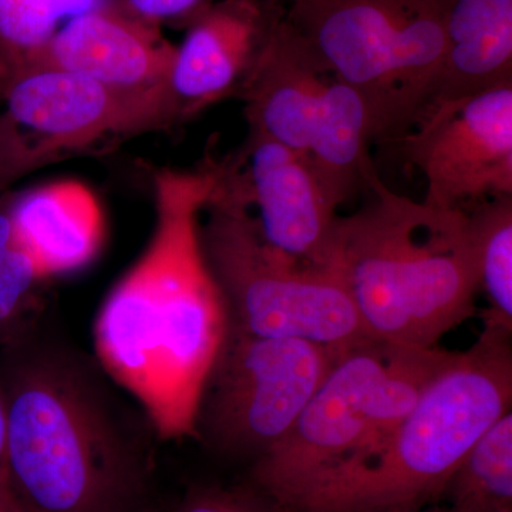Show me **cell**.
Masks as SVG:
<instances>
[{
  "label": "cell",
  "mask_w": 512,
  "mask_h": 512,
  "mask_svg": "<svg viewBox=\"0 0 512 512\" xmlns=\"http://www.w3.org/2000/svg\"><path fill=\"white\" fill-rule=\"evenodd\" d=\"M217 164L156 177L157 225L94 325L101 365L164 440L197 434L202 397L229 332L227 303L201 242Z\"/></svg>",
  "instance_id": "1"
},
{
  "label": "cell",
  "mask_w": 512,
  "mask_h": 512,
  "mask_svg": "<svg viewBox=\"0 0 512 512\" xmlns=\"http://www.w3.org/2000/svg\"><path fill=\"white\" fill-rule=\"evenodd\" d=\"M3 468L28 512H140L151 457L103 386L63 353L3 345Z\"/></svg>",
  "instance_id": "2"
},
{
  "label": "cell",
  "mask_w": 512,
  "mask_h": 512,
  "mask_svg": "<svg viewBox=\"0 0 512 512\" xmlns=\"http://www.w3.org/2000/svg\"><path fill=\"white\" fill-rule=\"evenodd\" d=\"M366 191L359 211L336 218L320 265L342 279L367 338L436 348L474 313L467 212L397 194L377 173Z\"/></svg>",
  "instance_id": "3"
},
{
  "label": "cell",
  "mask_w": 512,
  "mask_h": 512,
  "mask_svg": "<svg viewBox=\"0 0 512 512\" xmlns=\"http://www.w3.org/2000/svg\"><path fill=\"white\" fill-rule=\"evenodd\" d=\"M511 338V330L483 325L477 342L451 352L372 451L275 510L399 512L436 504L471 447L511 410Z\"/></svg>",
  "instance_id": "4"
},
{
  "label": "cell",
  "mask_w": 512,
  "mask_h": 512,
  "mask_svg": "<svg viewBox=\"0 0 512 512\" xmlns=\"http://www.w3.org/2000/svg\"><path fill=\"white\" fill-rule=\"evenodd\" d=\"M451 352L365 339L339 353L281 443L252 467L255 491L279 507L372 451L412 410Z\"/></svg>",
  "instance_id": "5"
},
{
  "label": "cell",
  "mask_w": 512,
  "mask_h": 512,
  "mask_svg": "<svg viewBox=\"0 0 512 512\" xmlns=\"http://www.w3.org/2000/svg\"><path fill=\"white\" fill-rule=\"evenodd\" d=\"M205 211L202 248L227 303L229 328L336 349L370 339L335 271L285 254L262 237L231 165H218Z\"/></svg>",
  "instance_id": "6"
},
{
  "label": "cell",
  "mask_w": 512,
  "mask_h": 512,
  "mask_svg": "<svg viewBox=\"0 0 512 512\" xmlns=\"http://www.w3.org/2000/svg\"><path fill=\"white\" fill-rule=\"evenodd\" d=\"M284 20L329 76L365 97L380 138L417 123L443 57L440 0H293Z\"/></svg>",
  "instance_id": "7"
},
{
  "label": "cell",
  "mask_w": 512,
  "mask_h": 512,
  "mask_svg": "<svg viewBox=\"0 0 512 512\" xmlns=\"http://www.w3.org/2000/svg\"><path fill=\"white\" fill-rule=\"evenodd\" d=\"M342 350L229 328L205 387L197 433L225 453L264 456L288 436Z\"/></svg>",
  "instance_id": "8"
},
{
  "label": "cell",
  "mask_w": 512,
  "mask_h": 512,
  "mask_svg": "<svg viewBox=\"0 0 512 512\" xmlns=\"http://www.w3.org/2000/svg\"><path fill=\"white\" fill-rule=\"evenodd\" d=\"M410 131L403 151L423 174L426 204L466 212L512 195V83L430 107Z\"/></svg>",
  "instance_id": "9"
},
{
  "label": "cell",
  "mask_w": 512,
  "mask_h": 512,
  "mask_svg": "<svg viewBox=\"0 0 512 512\" xmlns=\"http://www.w3.org/2000/svg\"><path fill=\"white\" fill-rule=\"evenodd\" d=\"M0 90L10 120L42 136L47 148L84 147L107 134L143 130L180 116L173 97L119 92L56 67L9 74Z\"/></svg>",
  "instance_id": "10"
},
{
  "label": "cell",
  "mask_w": 512,
  "mask_h": 512,
  "mask_svg": "<svg viewBox=\"0 0 512 512\" xmlns=\"http://www.w3.org/2000/svg\"><path fill=\"white\" fill-rule=\"evenodd\" d=\"M245 171L239 184L262 237L285 254L320 265L328 248L339 204L311 157L249 130L242 153Z\"/></svg>",
  "instance_id": "11"
},
{
  "label": "cell",
  "mask_w": 512,
  "mask_h": 512,
  "mask_svg": "<svg viewBox=\"0 0 512 512\" xmlns=\"http://www.w3.org/2000/svg\"><path fill=\"white\" fill-rule=\"evenodd\" d=\"M174 55L175 47L161 36L157 25L126 10L96 8L73 16L56 30L23 69L56 67L119 92L173 97L170 73Z\"/></svg>",
  "instance_id": "12"
},
{
  "label": "cell",
  "mask_w": 512,
  "mask_h": 512,
  "mask_svg": "<svg viewBox=\"0 0 512 512\" xmlns=\"http://www.w3.org/2000/svg\"><path fill=\"white\" fill-rule=\"evenodd\" d=\"M284 12L255 0H215L192 20L170 73L180 116L241 92Z\"/></svg>",
  "instance_id": "13"
},
{
  "label": "cell",
  "mask_w": 512,
  "mask_h": 512,
  "mask_svg": "<svg viewBox=\"0 0 512 512\" xmlns=\"http://www.w3.org/2000/svg\"><path fill=\"white\" fill-rule=\"evenodd\" d=\"M330 80L282 16L239 92L249 130L308 153Z\"/></svg>",
  "instance_id": "14"
},
{
  "label": "cell",
  "mask_w": 512,
  "mask_h": 512,
  "mask_svg": "<svg viewBox=\"0 0 512 512\" xmlns=\"http://www.w3.org/2000/svg\"><path fill=\"white\" fill-rule=\"evenodd\" d=\"M440 3L444 50L426 110L512 83V0Z\"/></svg>",
  "instance_id": "15"
},
{
  "label": "cell",
  "mask_w": 512,
  "mask_h": 512,
  "mask_svg": "<svg viewBox=\"0 0 512 512\" xmlns=\"http://www.w3.org/2000/svg\"><path fill=\"white\" fill-rule=\"evenodd\" d=\"M9 211L16 244L35 259L45 279L83 268L103 242L99 201L77 181L37 187Z\"/></svg>",
  "instance_id": "16"
},
{
  "label": "cell",
  "mask_w": 512,
  "mask_h": 512,
  "mask_svg": "<svg viewBox=\"0 0 512 512\" xmlns=\"http://www.w3.org/2000/svg\"><path fill=\"white\" fill-rule=\"evenodd\" d=\"M379 138L375 113L365 97L332 77L306 154L339 207L369 187L376 174L370 143Z\"/></svg>",
  "instance_id": "17"
},
{
  "label": "cell",
  "mask_w": 512,
  "mask_h": 512,
  "mask_svg": "<svg viewBox=\"0 0 512 512\" xmlns=\"http://www.w3.org/2000/svg\"><path fill=\"white\" fill-rule=\"evenodd\" d=\"M441 500L456 512H512L511 410L471 447Z\"/></svg>",
  "instance_id": "18"
},
{
  "label": "cell",
  "mask_w": 512,
  "mask_h": 512,
  "mask_svg": "<svg viewBox=\"0 0 512 512\" xmlns=\"http://www.w3.org/2000/svg\"><path fill=\"white\" fill-rule=\"evenodd\" d=\"M466 212L478 291L488 302L483 325L512 332V195L491 198Z\"/></svg>",
  "instance_id": "19"
},
{
  "label": "cell",
  "mask_w": 512,
  "mask_h": 512,
  "mask_svg": "<svg viewBox=\"0 0 512 512\" xmlns=\"http://www.w3.org/2000/svg\"><path fill=\"white\" fill-rule=\"evenodd\" d=\"M53 0H0V79L23 69L56 33Z\"/></svg>",
  "instance_id": "20"
},
{
  "label": "cell",
  "mask_w": 512,
  "mask_h": 512,
  "mask_svg": "<svg viewBox=\"0 0 512 512\" xmlns=\"http://www.w3.org/2000/svg\"><path fill=\"white\" fill-rule=\"evenodd\" d=\"M43 279L35 259L13 242L0 266V346L23 333V319Z\"/></svg>",
  "instance_id": "21"
},
{
  "label": "cell",
  "mask_w": 512,
  "mask_h": 512,
  "mask_svg": "<svg viewBox=\"0 0 512 512\" xmlns=\"http://www.w3.org/2000/svg\"><path fill=\"white\" fill-rule=\"evenodd\" d=\"M174 512H278L255 490L197 488L184 498Z\"/></svg>",
  "instance_id": "22"
},
{
  "label": "cell",
  "mask_w": 512,
  "mask_h": 512,
  "mask_svg": "<svg viewBox=\"0 0 512 512\" xmlns=\"http://www.w3.org/2000/svg\"><path fill=\"white\" fill-rule=\"evenodd\" d=\"M126 12L157 25L163 20H187L188 25L215 0H124Z\"/></svg>",
  "instance_id": "23"
},
{
  "label": "cell",
  "mask_w": 512,
  "mask_h": 512,
  "mask_svg": "<svg viewBox=\"0 0 512 512\" xmlns=\"http://www.w3.org/2000/svg\"><path fill=\"white\" fill-rule=\"evenodd\" d=\"M0 512H28L13 490L3 466H0Z\"/></svg>",
  "instance_id": "24"
},
{
  "label": "cell",
  "mask_w": 512,
  "mask_h": 512,
  "mask_svg": "<svg viewBox=\"0 0 512 512\" xmlns=\"http://www.w3.org/2000/svg\"><path fill=\"white\" fill-rule=\"evenodd\" d=\"M15 238H13L12 218L10 211L0 208V266L5 261L6 255L12 248Z\"/></svg>",
  "instance_id": "25"
},
{
  "label": "cell",
  "mask_w": 512,
  "mask_h": 512,
  "mask_svg": "<svg viewBox=\"0 0 512 512\" xmlns=\"http://www.w3.org/2000/svg\"><path fill=\"white\" fill-rule=\"evenodd\" d=\"M53 3H55V8L60 18L70 15L73 18V16L82 15L84 12L96 9L94 8L96 0H53Z\"/></svg>",
  "instance_id": "26"
},
{
  "label": "cell",
  "mask_w": 512,
  "mask_h": 512,
  "mask_svg": "<svg viewBox=\"0 0 512 512\" xmlns=\"http://www.w3.org/2000/svg\"><path fill=\"white\" fill-rule=\"evenodd\" d=\"M19 151L20 148L15 146L13 137L9 136L8 131L0 127V158L6 161L12 160L13 157L16 158V154H18Z\"/></svg>",
  "instance_id": "27"
},
{
  "label": "cell",
  "mask_w": 512,
  "mask_h": 512,
  "mask_svg": "<svg viewBox=\"0 0 512 512\" xmlns=\"http://www.w3.org/2000/svg\"><path fill=\"white\" fill-rule=\"evenodd\" d=\"M6 429H8V421H6L5 402L0 393V466H3V456H5Z\"/></svg>",
  "instance_id": "28"
},
{
  "label": "cell",
  "mask_w": 512,
  "mask_h": 512,
  "mask_svg": "<svg viewBox=\"0 0 512 512\" xmlns=\"http://www.w3.org/2000/svg\"><path fill=\"white\" fill-rule=\"evenodd\" d=\"M266 8L285 10L293 2V0H255Z\"/></svg>",
  "instance_id": "29"
},
{
  "label": "cell",
  "mask_w": 512,
  "mask_h": 512,
  "mask_svg": "<svg viewBox=\"0 0 512 512\" xmlns=\"http://www.w3.org/2000/svg\"><path fill=\"white\" fill-rule=\"evenodd\" d=\"M399 512H456L451 510L447 505H443V507H439V505H427V507L419 508V510H410V511H399Z\"/></svg>",
  "instance_id": "30"
},
{
  "label": "cell",
  "mask_w": 512,
  "mask_h": 512,
  "mask_svg": "<svg viewBox=\"0 0 512 512\" xmlns=\"http://www.w3.org/2000/svg\"><path fill=\"white\" fill-rule=\"evenodd\" d=\"M6 163V160H3V158H0V170H2L3 164Z\"/></svg>",
  "instance_id": "31"
}]
</instances>
